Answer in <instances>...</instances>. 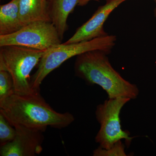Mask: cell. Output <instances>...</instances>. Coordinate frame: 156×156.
Returning <instances> with one entry per match:
<instances>
[{
	"label": "cell",
	"mask_w": 156,
	"mask_h": 156,
	"mask_svg": "<svg viewBox=\"0 0 156 156\" xmlns=\"http://www.w3.org/2000/svg\"><path fill=\"white\" fill-rule=\"evenodd\" d=\"M0 112L12 126L46 130L48 127L62 129L74 121L69 112L55 111L40 93L33 95L14 94L0 101Z\"/></svg>",
	"instance_id": "6da1fadb"
},
{
	"label": "cell",
	"mask_w": 156,
	"mask_h": 156,
	"mask_svg": "<svg viewBox=\"0 0 156 156\" xmlns=\"http://www.w3.org/2000/svg\"><path fill=\"white\" fill-rule=\"evenodd\" d=\"M16 131L5 116L0 112V144L5 145L14 139Z\"/></svg>",
	"instance_id": "4fadbf2b"
},
{
	"label": "cell",
	"mask_w": 156,
	"mask_h": 156,
	"mask_svg": "<svg viewBox=\"0 0 156 156\" xmlns=\"http://www.w3.org/2000/svg\"><path fill=\"white\" fill-rule=\"evenodd\" d=\"M154 2H155L156 4L155 9H154V16L156 17V0H154Z\"/></svg>",
	"instance_id": "2e32d148"
},
{
	"label": "cell",
	"mask_w": 156,
	"mask_h": 156,
	"mask_svg": "<svg viewBox=\"0 0 156 156\" xmlns=\"http://www.w3.org/2000/svg\"><path fill=\"white\" fill-rule=\"evenodd\" d=\"M46 51L15 45L1 47L0 69L7 71L11 74L15 94L27 95L40 93L32 89L30 75Z\"/></svg>",
	"instance_id": "277c9868"
},
{
	"label": "cell",
	"mask_w": 156,
	"mask_h": 156,
	"mask_svg": "<svg viewBox=\"0 0 156 156\" xmlns=\"http://www.w3.org/2000/svg\"><path fill=\"white\" fill-rule=\"evenodd\" d=\"M131 100L124 97L108 98L96 107L95 117L100 128L95 140L100 147L108 149L122 139H125L127 145H130L134 137L129 136L128 131L122 129L120 114L123 106Z\"/></svg>",
	"instance_id": "5b68a950"
},
{
	"label": "cell",
	"mask_w": 156,
	"mask_h": 156,
	"mask_svg": "<svg viewBox=\"0 0 156 156\" xmlns=\"http://www.w3.org/2000/svg\"><path fill=\"white\" fill-rule=\"evenodd\" d=\"M16 133L14 139L1 146V156H34L43 150L44 129L27 128L21 126H14Z\"/></svg>",
	"instance_id": "52a82bcc"
},
{
	"label": "cell",
	"mask_w": 156,
	"mask_h": 156,
	"mask_svg": "<svg viewBox=\"0 0 156 156\" xmlns=\"http://www.w3.org/2000/svg\"><path fill=\"white\" fill-rule=\"evenodd\" d=\"M116 41L115 36L107 35L90 41L61 44L46 50L39 62L36 72L31 77L32 89L35 92H40V86L46 77L69 58L93 50H103L110 53Z\"/></svg>",
	"instance_id": "3957f363"
},
{
	"label": "cell",
	"mask_w": 156,
	"mask_h": 156,
	"mask_svg": "<svg viewBox=\"0 0 156 156\" xmlns=\"http://www.w3.org/2000/svg\"><path fill=\"white\" fill-rule=\"evenodd\" d=\"M91 1H98V0H79L78 5L80 6H84Z\"/></svg>",
	"instance_id": "9a60e30c"
},
{
	"label": "cell",
	"mask_w": 156,
	"mask_h": 156,
	"mask_svg": "<svg viewBox=\"0 0 156 156\" xmlns=\"http://www.w3.org/2000/svg\"><path fill=\"white\" fill-rule=\"evenodd\" d=\"M61 41L52 23L36 21L25 26L14 33L0 35V47L15 45L47 50L60 44Z\"/></svg>",
	"instance_id": "8992f818"
},
{
	"label": "cell",
	"mask_w": 156,
	"mask_h": 156,
	"mask_svg": "<svg viewBox=\"0 0 156 156\" xmlns=\"http://www.w3.org/2000/svg\"><path fill=\"white\" fill-rule=\"evenodd\" d=\"M127 0H107L104 5L101 6L92 17L78 28L72 37L64 43L70 44L90 41L95 38L105 36L104 23L112 11Z\"/></svg>",
	"instance_id": "ba28073f"
},
{
	"label": "cell",
	"mask_w": 156,
	"mask_h": 156,
	"mask_svg": "<svg viewBox=\"0 0 156 156\" xmlns=\"http://www.w3.org/2000/svg\"><path fill=\"white\" fill-rule=\"evenodd\" d=\"M19 5L20 17L23 27L36 21L51 22L48 0H19Z\"/></svg>",
	"instance_id": "30bf717a"
},
{
	"label": "cell",
	"mask_w": 156,
	"mask_h": 156,
	"mask_svg": "<svg viewBox=\"0 0 156 156\" xmlns=\"http://www.w3.org/2000/svg\"><path fill=\"white\" fill-rule=\"evenodd\" d=\"M19 0L0 6V35L16 32L23 27L19 15Z\"/></svg>",
	"instance_id": "8fae6325"
},
{
	"label": "cell",
	"mask_w": 156,
	"mask_h": 156,
	"mask_svg": "<svg viewBox=\"0 0 156 156\" xmlns=\"http://www.w3.org/2000/svg\"><path fill=\"white\" fill-rule=\"evenodd\" d=\"M79 0H48V12L51 22L62 40L67 29V20L70 13L79 3Z\"/></svg>",
	"instance_id": "9c48e42d"
},
{
	"label": "cell",
	"mask_w": 156,
	"mask_h": 156,
	"mask_svg": "<svg viewBox=\"0 0 156 156\" xmlns=\"http://www.w3.org/2000/svg\"><path fill=\"white\" fill-rule=\"evenodd\" d=\"M15 93L12 77L7 71L0 69V101Z\"/></svg>",
	"instance_id": "7c38bea8"
},
{
	"label": "cell",
	"mask_w": 156,
	"mask_h": 156,
	"mask_svg": "<svg viewBox=\"0 0 156 156\" xmlns=\"http://www.w3.org/2000/svg\"><path fill=\"white\" fill-rule=\"evenodd\" d=\"M125 150V145L123 144L122 140H120L108 149H105L99 147L93 151V156H127Z\"/></svg>",
	"instance_id": "5bb4252c"
},
{
	"label": "cell",
	"mask_w": 156,
	"mask_h": 156,
	"mask_svg": "<svg viewBox=\"0 0 156 156\" xmlns=\"http://www.w3.org/2000/svg\"><path fill=\"white\" fill-rule=\"evenodd\" d=\"M109 53L96 50L78 56L75 63L76 75L88 84L100 86L108 98L136 99L139 95L138 87L125 80L112 67L107 56Z\"/></svg>",
	"instance_id": "7a4b0ae2"
}]
</instances>
